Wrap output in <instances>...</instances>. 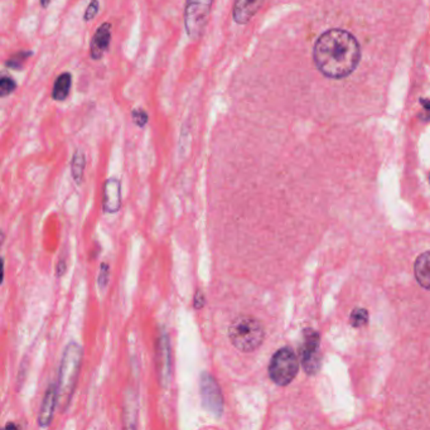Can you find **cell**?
I'll list each match as a JSON object with an SVG mask.
<instances>
[{"label":"cell","mask_w":430,"mask_h":430,"mask_svg":"<svg viewBox=\"0 0 430 430\" xmlns=\"http://www.w3.org/2000/svg\"><path fill=\"white\" fill-rule=\"evenodd\" d=\"M319 72L330 79H345L358 68L361 49L352 33L330 29L322 33L313 49Z\"/></svg>","instance_id":"1"},{"label":"cell","mask_w":430,"mask_h":430,"mask_svg":"<svg viewBox=\"0 0 430 430\" xmlns=\"http://www.w3.org/2000/svg\"><path fill=\"white\" fill-rule=\"evenodd\" d=\"M82 356L83 351L77 342L68 343L64 351L57 381L58 403L62 406L64 412L72 400L75 388L81 370Z\"/></svg>","instance_id":"2"},{"label":"cell","mask_w":430,"mask_h":430,"mask_svg":"<svg viewBox=\"0 0 430 430\" xmlns=\"http://www.w3.org/2000/svg\"><path fill=\"white\" fill-rule=\"evenodd\" d=\"M228 338L236 349L249 353L263 345L265 330L258 318L243 314L235 318L228 327Z\"/></svg>","instance_id":"3"},{"label":"cell","mask_w":430,"mask_h":430,"mask_svg":"<svg viewBox=\"0 0 430 430\" xmlns=\"http://www.w3.org/2000/svg\"><path fill=\"white\" fill-rule=\"evenodd\" d=\"M298 370V358L291 347L278 349L269 364V376L279 386L289 385L295 379Z\"/></svg>","instance_id":"4"},{"label":"cell","mask_w":430,"mask_h":430,"mask_svg":"<svg viewBox=\"0 0 430 430\" xmlns=\"http://www.w3.org/2000/svg\"><path fill=\"white\" fill-rule=\"evenodd\" d=\"M213 0H186L185 27L192 41L202 38L211 14Z\"/></svg>","instance_id":"5"},{"label":"cell","mask_w":430,"mask_h":430,"mask_svg":"<svg viewBox=\"0 0 430 430\" xmlns=\"http://www.w3.org/2000/svg\"><path fill=\"white\" fill-rule=\"evenodd\" d=\"M200 394L204 410L215 418H221L224 414V395L216 379L209 373L201 375Z\"/></svg>","instance_id":"6"},{"label":"cell","mask_w":430,"mask_h":430,"mask_svg":"<svg viewBox=\"0 0 430 430\" xmlns=\"http://www.w3.org/2000/svg\"><path fill=\"white\" fill-rule=\"evenodd\" d=\"M157 362H158V373L159 380L164 388H167L171 382L172 377V355L170 337L165 331L161 332L158 340V349H157Z\"/></svg>","instance_id":"7"},{"label":"cell","mask_w":430,"mask_h":430,"mask_svg":"<svg viewBox=\"0 0 430 430\" xmlns=\"http://www.w3.org/2000/svg\"><path fill=\"white\" fill-rule=\"evenodd\" d=\"M318 347H319V336L312 330L306 331L304 341L301 347V358L304 370L310 375H313L319 368Z\"/></svg>","instance_id":"8"},{"label":"cell","mask_w":430,"mask_h":430,"mask_svg":"<svg viewBox=\"0 0 430 430\" xmlns=\"http://www.w3.org/2000/svg\"><path fill=\"white\" fill-rule=\"evenodd\" d=\"M110 42H111V25L106 22L98 27L91 40L90 57L95 61L104 57V55L110 49Z\"/></svg>","instance_id":"9"},{"label":"cell","mask_w":430,"mask_h":430,"mask_svg":"<svg viewBox=\"0 0 430 430\" xmlns=\"http://www.w3.org/2000/svg\"><path fill=\"white\" fill-rule=\"evenodd\" d=\"M122 209V185L118 178L107 179L104 186L103 210L106 213H116Z\"/></svg>","instance_id":"10"},{"label":"cell","mask_w":430,"mask_h":430,"mask_svg":"<svg viewBox=\"0 0 430 430\" xmlns=\"http://www.w3.org/2000/svg\"><path fill=\"white\" fill-rule=\"evenodd\" d=\"M58 404V388L57 384H51L46 391L44 399L42 401L40 414H38V425L41 428H47L52 422L55 410Z\"/></svg>","instance_id":"11"},{"label":"cell","mask_w":430,"mask_h":430,"mask_svg":"<svg viewBox=\"0 0 430 430\" xmlns=\"http://www.w3.org/2000/svg\"><path fill=\"white\" fill-rule=\"evenodd\" d=\"M264 0H235L232 16L237 25H246L258 14Z\"/></svg>","instance_id":"12"},{"label":"cell","mask_w":430,"mask_h":430,"mask_svg":"<svg viewBox=\"0 0 430 430\" xmlns=\"http://www.w3.org/2000/svg\"><path fill=\"white\" fill-rule=\"evenodd\" d=\"M414 271L418 283L430 291V252H424L416 259Z\"/></svg>","instance_id":"13"},{"label":"cell","mask_w":430,"mask_h":430,"mask_svg":"<svg viewBox=\"0 0 430 430\" xmlns=\"http://www.w3.org/2000/svg\"><path fill=\"white\" fill-rule=\"evenodd\" d=\"M71 86H72V75L68 72L59 75L53 85L52 98L55 101H65L70 95Z\"/></svg>","instance_id":"14"},{"label":"cell","mask_w":430,"mask_h":430,"mask_svg":"<svg viewBox=\"0 0 430 430\" xmlns=\"http://www.w3.org/2000/svg\"><path fill=\"white\" fill-rule=\"evenodd\" d=\"M85 167H86V157L81 150H76L73 153L72 161H71V173H72V178L77 185L82 183Z\"/></svg>","instance_id":"15"},{"label":"cell","mask_w":430,"mask_h":430,"mask_svg":"<svg viewBox=\"0 0 430 430\" xmlns=\"http://www.w3.org/2000/svg\"><path fill=\"white\" fill-rule=\"evenodd\" d=\"M33 53L31 51H21V52H18L16 55H14L13 57L7 59L5 66H7L8 68L16 70V71H18V70H22L23 66H25V61L31 57Z\"/></svg>","instance_id":"16"},{"label":"cell","mask_w":430,"mask_h":430,"mask_svg":"<svg viewBox=\"0 0 430 430\" xmlns=\"http://www.w3.org/2000/svg\"><path fill=\"white\" fill-rule=\"evenodd\" d=\"M16 89V83L12 77L9 76H3L0 80V95L1 98H5L10 95L12 92H14Z\"/></svg>","instance_id":"17"},{"label":"cell","mask_w":430,"mask_h":430,"mask_svg":"<svg viewBox=\"0 0 430 430\" xmlns=\"http://www.w3.org/2000/svg\"><path fill=\"white\" fill-rule=\"evenodd\" d=\"M131 119L134 124L139 126V128H144L146 125V122L149 120V116L146 114V110L138 107V109H133L131 110Z\"/></svg>","instance_id":"18"},{"label":"cell","mask_w":430,"mask_h":430,"mask_svg":"<svg viewBox=\"0 0 430 430\" xmlns=\"http://www.w3.org/2000/svg\"><path fill=\"white\" fill-rule=\"evenodd\" d=\"M367 319H368V313L366 312L365 309H356V310H353V313L351 316V325L353 327H362L367 323Z\"/></svg>","instance_id":"19"},{"label":"cell","mask_w":430,"mask_h":430,"mask_svg":"<svg viewBox=\"0 0 430 430\" xmlns=\"http://www.w3.org/2000/svg\"><path fill=\"white\" fill-rule=\"evenodd\" d=\"M109 278H110V267L107 263H103L100 267V274H98L100 289H105L109 284Z\"/></svg>","instance_id":"20"},{"label":"cell","mask_w":430,"mask_h":430,"mask_svg":"<svg viewBox=\"0 0 430 430\" xmlns=\"http://www.w3.org/2000/svg\"><path fill=\"white\" fill-rule=\"evenodd\" d=\"M98 9H100L98 0H92L89 4V7L86 8L85 16H83V21H85V22H90V21L95 19V16L98 14Z\"/></svg>","instance_id":"21"},{"label":"cell","mask_w":430,"mask_h":430,"mask_svg":"<svg viewBox=\"0 0 430 430\" xmlns=\"http://www.w3.org/2000/svg\"><path fill=\"white\" fill-rule=\"evenodd\" d=\"M204 306V295H203L202 291H197L195 294V301H193V307L196 309L203 308Z\"/></svg>","instance_id":"22"},{"label":"cell","mask_w":430,"mask_h":430,"mask_svg":"<svg viewBox=\"0 0 430 430\" xmlns=\"http://www.w3.org/2000/svg\"><path fill=\"white\" fill-rule=\"evenodd\" d=\"M66 273V261L65 260H59V263H58L57 265V273H56V276L57 278H61V276H64Z\"/></svg>","instance_id":"23"},{"label":"cell","mask_w":430,"mask_h":430,"mask_svg":"<svg viewBox=\"0 0 430 430\" xmlns=\"http://www.w3.org/2000/svg\"><path fill=\"white\" fill-rule=\"evenodd\" d=\"M422 106L425 107V110H427V113H428V119L430 120V101H427V100L422 98Z\"/></svg>","instance_id":"24"},{"label":"cell","mask_w":430,"mask_h":430,"mask_svg":"<svg viewBox=\"0 0 430 430\" xmlns=\"http://www.w3.org/2000/svg\"><path fill=\"white\" fill-rule=\"evenodd\" d=\"M40 3H41L42 8H49L51 0H40Z\"/></svg>","instance_id":"25"},{"label":"cell","mask_w":430,"mask_h":430,"mask_svg":"<svg viewBox=\"0 0 430 430\" xmlns=\"http://www.w3.org/2000/svg\"><path fill=\"white\" fill-rule=\"evenodd\" d=\"M5 428H7V429H8V428H16V429H18L19 427H18V425H16V424H8V425H7Z\"/></svg>","instance_id":"26"}]
</instances>
